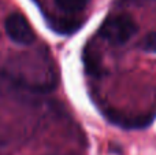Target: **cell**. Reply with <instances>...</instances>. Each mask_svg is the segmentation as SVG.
I'll return each instance as SVG.
<instances>
[{
	"mask_svg": "<svg viewBox=\"0 0 156 155\" xmlns=\"http://www.w3.org/2000/svg\"><path fill=\"white\" fill-rule=\"evenodd\" d=\"M137 33V23L127 14L112 15L104 21L99 34L112 45H122L127 43Z\"/></svg>",
	"mask_w": 156,
	"mask_h": 155,
	"instance_id": "obj_1",
	"label": "cell"
},
{
	"mask_svg": "<svg viewBox=\"0 0 156 155\" xmlns=\"http://www.w3.org/2000/svg\"><path fill=\"white\" fill-rule=\"evenodd\" d=\"M4 27H5V32H7L8 37L12 41H15L16 44L29 45L36 38V34L33 32L30 23L19 13L10 14L4 22Z\"/></svg>",
	"mask_w": 156,
	"mask_h": 155,
	"instance_id": "obj_2",
	"label": "cell"
},
{
	"mask_svg": "<svg viewBox=\"0 0 156 155\" xmlns=\"http://www.w3.org/2000/svg\"><path fill=\"white\" fill-rule=\"evenodd\" d=\"M58 8L65 13H77L86 7L88 0H55Z\"/></svg>",
	"mask_w": 156,
	"mask_h": 155,
	"instance_id": "obj_3",
	"label": "cell"
},
{
	"mask_svg": "<svg viewBox=\"0 0 156 155\" xmlns=\"http://www.w3.org/2000/svg\"><path fill=\"white\" fill-rule=\"evenodd\" d=\"M143 49L151 54H156V32H151L143 40Z\"/></svg>",
	"mask_w": 156,
	"mask_h": 155,
	"instance_id": "obj_4",
	"label": "cell"
},
{
	"mask_svg": "<svg viewBox=\"0 0 156 155\" xmlns=\"http://www.w3.org/2000/svg\"><path fill=\"white\" fill-rule=\"evenodd\" d=\"M132 2H136V3H154L156 0H132Z\"/></svg>",
	"mask_w": 156,
	"mask_h": 155,
	"instance_id": "obj_5",
	"label": "cell"
}]
</instances>
